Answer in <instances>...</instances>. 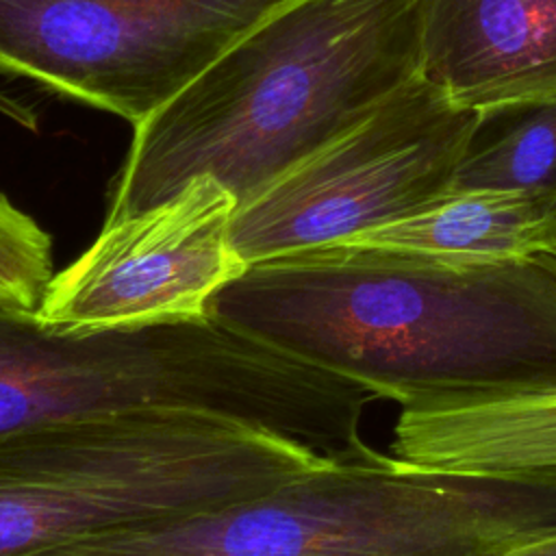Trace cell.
Returning a JSON list of instances; mask_svg holds the SVG:
<instances>
[{
	"instance_id": "obj_1",
	"label": "cell",
	"mask_w": 556,
	"mask_h": 556,
	"mask_svg": "<svg viewBox=\"0 0 556 556\" xmlns=\"http://www.w3.org/2000/svg\"><path fill=\"white\" fill-rule=\"evenodd\" d=\"M204 315L402 410L556 397V256L334 241L248 263Z\"/></svg>"
},
{
	"instance_id": "obj_2",
	"label": "cell",
	"mask_w": 556,
	"mask_h": 556,
	"mask_svg": "<svg viewBox=\"0 0 556 556\" xmlns=\"http://www.w3.org/2000/svg\"><path fill=\"white\" fill-rule=\"evenodd\" d=\"M419 78V0H285L132 126L106 219L200 176L237 204Z\"/></svg>"
},
{
	"instance_id": "obj_3",
	"label": "cell",
	"mask_w": 556,
	"mask_h": 556,
	"mask_svg": "<svg viewBox=\"0 0 556 556\" xmlns=\"http://www.w3.org/2000/svg\"><path fill=\"white\" fill-rule=\"evenodd\" d=\"M380 400L208 315L61 330L0 304V434L135 410H193L293 441L326 458H374L361 437Z\"/></svg>"
},
{
	"instance_id": "obj_4",
	"label": "cell",
	"mask_w": 556,
	"mask_h": 556,
	"mask_svg": "<svg viewBox=\"0 0 556 556\" xmlns=\"http://www.w3.org/2000/svg\"><path fill=\"white\" fill-rule=\"evenodd\" d=\"M556 536V471L321 458L226 506L35 556H504Z\"/></svg>"
},
{
	"instance_id": "obj_5",
	"label": "cell",
	"mask_w": 556,
	"mask_h": 556,
	"mask_svg": "<svg viewBox=\"0 0 556 556\" xmlns=\"http://www.w3.org/2000/svg\"><path fill=\"white\" fill-rule=\"evenodd\" d=\"M293 441L193 410H135L0 434V556L206 513L319 463Z\"/></svg>"
},
{
	"instance_id": "obj_6",
	"label": "cell",
	"mask_w": 556,
	"mask_h": 556,
	"mask_svg": "<svg viewBox=\"0 0 556 556\" xmlns=\"http://www.w3.org/2000/svg\"><path fill=\"white\" fill-rule=\"evenodd\" d=\"M480 113L421 76L361 124L237 204L230 245L248 265L334 243L450 191Z\"/></svg>"
},
{
	"instance_id": "obj_7",
	"label": "cell",
	"mask_w": 556,
	"mask_h": 556,
	"mask_svg": "<svg viewBox=\"0 0 556 556\" xmlns=\"http://www.w3.org/2000/svg\"><path fill=\"white\" fill-rule=\"evenodd\" d=\"M285 0H0V74L146 119Z\"/></svg>"
},
{
	"instance_id": "obj_8",
	"label": "cell",
	"mask_w": 556,
	"mask_h": 556,
	"mask_svg": "<svg viewBox=\"0 0 556 556\" xmlns=\"http://www.w3.org/2000/svg\"><path fill=\"white\" fill-rule=\"evenodd\" d=\"M235 195L211 176L117 222L52 274L37 315L61 330L204 315L206 300L245 265L230 245Z\"/></svg>"
},
{
	"instance_id": "obj_9",
	"label": "cell",
	"mask_w": 556,
	"mask_h": 556,
	"mask_svg": "<svg viewBox=\"0 0 556 556\" xmlns=\"http://www.w3.org/2000/svg\"><path fill=\"white\" fill-rule=\"evenodd\" d=\"M419 76L478 113L556 96V0H419Z\"/></svg>"
},
{
	"instance_id": "obj_10",
	"label": "cell",
	"mask_w": 556,
	"mask_h": 556,
	"mask_svg": "<svg viewBox=\"0 0 556 556\" xmlns=\"http://www.w3.org/2000/svg\"><path fill=\"white\" fill-rule=\"evenodd\" d=\"M549 200L515 189H450L400 219L343 241L445 258L534 256L549 250Z\"/></svg>"
},
{
	"instance_id": "obj_11",
	"label": "cell",
	"mask_w": 556,
	"mask_h": 556,
	"mask_svg": "<svg viewBox=\"0 0 556 556\" xmlns=\"http://www.w3.org/2000/svg\"><path fill=\"white\" fill-rule=\"evenodd\" d=\"M450 189L556 193V96L480 113Z\"/></svg>"
},
{
	"instance_id": "obj_12",
	"label": "cell",
	"mask_w": 556,
	"mask_h": 556,
	"mask_svg": "<svg viewBox=\"0 0 556 556\" xmlns=\"http://www.w3.org/2000/svg\"><path fill=\"white\" fill-rule=\"evenodd\" d=\"M50 278L48 232L0 193V304L37 311Z\"/></svg>"
},
{
	"instance_id": "obj_13",
	"label": "cell",
	"mask_w": 556,
	"mask_h": 556,
	"mask_svg": "<svg viewBox=\"0 0 556 556\" xmlns=\"http://www.w3.org/2000/svg\"><path fill=\"white\" fill-rule=\"evenodd\" d=\"M504 556H556V536H547V539H539V541L519 545V547L506 552Z\"/></svg>"
},
{
	"instance_id": "obj_14",
	"label": "cell",
	"mask_w": 556,
	"mask_h": 556,
	"mask_svg": "<svg viewBox=\"0 0 556 556\" xmlns=\"http://www.w3.org/2000/svg\"><path fill=\"white\" fill-rule=\"evenodd\" d=\"M547 237H549V250L547 254L556 256V193L549 200V211H547Z\"/></svg>"
}]
</instances>
